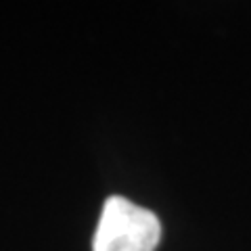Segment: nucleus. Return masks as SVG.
Masks as SVG:
<instances>
[{
    "instance_id": "f257e3e1",
    "label": "nucleus",
    "mask_w": 251,
    "mask_h": 251,
    "mask_svg": "<svg viewBox=\"0 0 251 251\" xmlns=\"http://www.w3.org/2000/svg\"><path fill=\"white\" fill-rule=\"evenodd\" d=\"M159 239L161 224L151 209L113 195L100 211L92 251H155Z\"/></svg>"
}]
</instances>
